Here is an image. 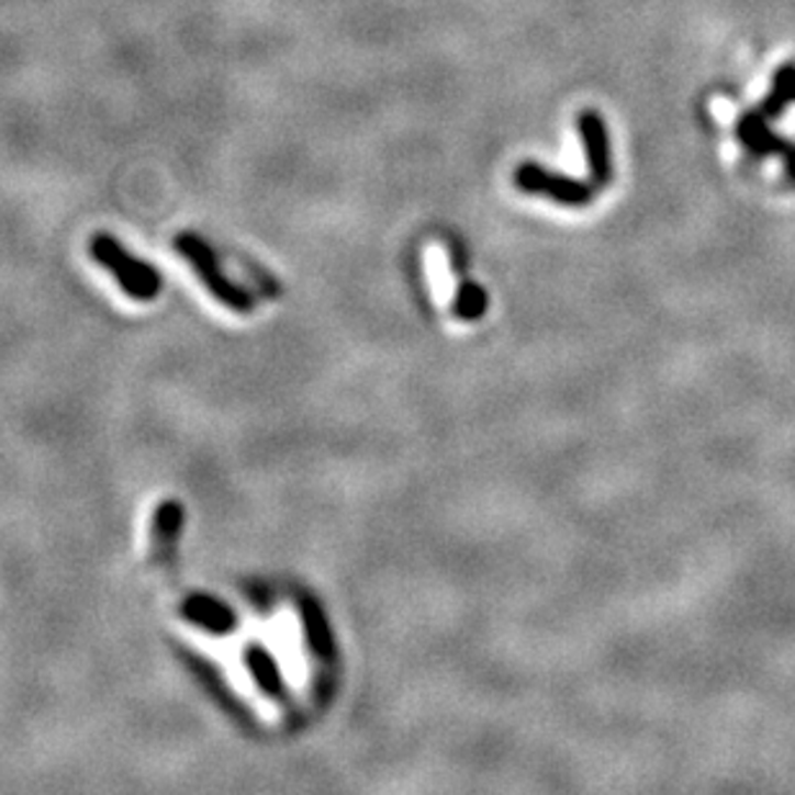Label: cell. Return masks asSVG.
I'll list each match as a JSON object with an SVG mask.
<instances>
[{"instance_id": "cell-1", "label": "cell", "mask_w": 795, "mask_h": 795, "mask_svg": "<svg viewBox=\"0 0 795 795\" xmlns=\"http://www.w3.org/2000/svg\"><path fill=\"white\" fill-rule=\"evenodd\" d=\"M172 245H176L178 255L186 258V262L193 268V273L199 276L201 287L222 306H227V310L237 314H247L255 310V296L222 271L220 258H216V253L204 239L191 235V232H181V235H176V239H172Z\"/></svg>"}, {"instance_id": "cell-5", "label": "cell", "mask_w": 795, "mask_h": 795, "mask_svg": "<svg viewBox=\"0 0 795 795\" xmlns=\"http://www.w3.org/2000/svg\"><path fill=\"white\" fill-rule=\"evenodd\" d=\"M181 611L193 626L204 628V631L216 634V636L229 634L237 624L235 613H232L227 605L220 603V600L212 595H191L183 603Z\"/></svg>"}, {"instance_id": "cell-9", "label": "cell", "mask_w": 795, "mask_h": 795, "mask_svg": "<svg viewBox=\"0 0 795 795\" xmlns=\"http://www.w3.org/2000/svg\"><path fill=\"white\" fill-rule=\"evenodd\" d=\"M795 101V70H783L777 75V82H775V91H772V96L768 101H764L762 107V114H780L787 103Z\"/></svg>"}, {"instance_id": "cell-2", "label": "cell", "mask_w": 795, "mask_h": 795, "mask_svg": "<svg viewBox=\"0 0 795 795\" xmlns=\"http://www.w3.org/2000/svg\"><path fill=\"white\" fill-rule=\"evenodd\" d=\"M91 255L99 266L114 276L126 296L137 299V302H149L160 294V273L149 262L134 258L124 245L116 243V237L107 235V232H96L91 237Z\"/></svg>"}, {"instance_id": "cell-3", "label": "cell", "mask_w": 795, "mask_h": 795, "mask_svg": "<svg viewBox=\"0 0 795 795\" xmlns=\"http://www.w3.org/2000/svg\"><path fill=\"white\" fill-rule=\"evenodd\" d=\"M515 183L525 193H549L553 201L567 206H584L592 199V191L584 183L569 181L564 176H551L538 165H520L515 172Z\"/></svg>"}, {"instance_id": "cell-6", "label": "cell", "mask_w": 795, "mask_h": 795, "mask_svg": "<svg viewBox=\"0 0 795 795\" xmlns=\"http://www.w3.org/2000/svg\"><path fill=\"white\" fill-rule=\"evenodd\" d=\"M580 130L584 137V147H587L592 181H595V186H605L607 178H611L605 126H603V122H600V116L595 114V111H584L580 119Z\"/></svg>"}, {"instance_id": "cell-7", "label": "cell", "mask_w": 795, "mask_h": 795, "mask_svg": "<svg viewBox=\"0 0 795 795\" xmlns=\"http://www.w3.org/2000/svg\"><path fill=\"white\" fill-rule=\"evenodd\" d=\"M243 659H245V667H247V672H250L253 682L260 687V693L273 697V701H281L283 680H281L279 667H276V662H273V657L268 654L262 647H258V643H250V647L245 649Z\"/></svg>"}, {"instance_id": "cell-8", "label": "cell", "mask_w": 795, "mask_h": 795, "mask_svg": "<svg viewBox=\"0 0 795 795\" xmlns=\"http://www.w3.org/2000/svg\"><path fill=\"white\" fill-rule=\"evenodd\" d=\"M454 310L461 320H479L486 312V294L482 287H477L474 281H463L459 291H456Z\"/></svg>"}, {"instance_id": "cell-4", "label": "cell", "mask_w": 795, "mask_h": 795, "mask_svg": "<svg viewBox=\"0 0 795 795\" xmlns=\"http://www.w3.org/2000/svg\"><path fill=\"white\" fill-rule=\"evenodd\" d=\"M183 523H186V513L178 502H163L157 507V513L153 517V530H149V557L157 564H168L172 559V553L178 549V541H181L183 534Z\"/></svg>"}, {"instance_id": "cell-10", "label": "cell", "mask_w": 795, "mask_h": 795, "mask_svg": "<svg viewBox=\"0 0 795 795\" xmlns=\"http://www.w3.org/2000/svg\"><path fill=\"white\" fill-rule=\"evenodd\" d=\"M739 132L741 139H744L752 149H760V153H764V149H785L783 142L772 139V134L764 130V124L757 116H749L747 122L741 124Z\"/></svg>"}]
</instances>
